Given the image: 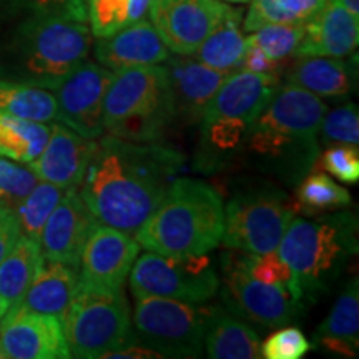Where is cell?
Returning a JSON list of instances; mask_svg holds the SVG:
<instances>
[{"label": "cell", "mask_w": 359, "mask_h": 359, "mask_svg": "<svg viewBox=\"0 0 359 359\" xmlns=\"http://www.w3.org/2000/svg\"><path fill=\"white\" fill-rule=\"evenodd\" d=\"M79 285V268L45 259L24 296L8 309L52 314L60 320L69 308Z\"/></svg>", "instance_id": "cell-22"}, {"label": "cell", "mask_w": 359, "mask_h": 359, "mask_svg": "<svg viewBox=\"0 0 359 359\" xmlns=\"http://www.w3.org/2000/svg\"><path fill=\"white\" fill-rule=\"evenodd\" d=\"M50 137V125L0 114V156L30 163L42 154Z\"/></svg>", "instance_id": "cell-30"}, {"label": "cell", "mask_w": 359, "mask_h": 359, "mask_svg": "<svg viewBox=\"0 0 359 359\" xmlns=\"http://www.w3.org/2000/svg\"><path fill=\"white\" fill-rule=\"evenodd\" d=\"M226 4H248L250 0H223Z\"/></svg>", "instance_id": "cell-46"}, {"label": "cell", "mask_w": 359, "mask_h": 359, "mask_svg": "<svg viewBox=\"0 0 359 359\" xmlns=\"http://www.w3.org/2000/svg\"><path fill=\"white\" fill-rule=\"evenodd\" d=\"M304 35V24H269L250 32L248 43L257 45L269 58L283 62L293 57Z\"/></svg>", "instance_id": "cell-34"}, {"label": "cell", "mask_w": 359, "mask_h": 359, "mask_svg": "<svg viewBox=\"0 0 359 359\" xmlns=\"http://www.w3.org/2000/svg\"><path fill=\"white\" fill-rule=\"evenodd\" d=\"M313 346L339 358H356L359 346V288L353 278L341 291L326 320L313 336Z\"/></svg>", "instance_id": "cell-23"}, {"label": "cell", "mask_w": 359, "mask_h": 359, "mask_svg": "<svg viewBox=\"0 0 359 359\" xmlns=\"http://www.w3.org/2000/svg\"><path fill=\"white\" fill-rule=\"evenodd\" d=\"M114 74L87 58L75 67L55 88L58 122L83 138H100L105 133L103 102Z\"/></svg>", "instance_id": "cell-11"}, {"label": "cell", "mask_w": 359, "mask_h": 359, "mask_svg": "<svg viewBox=\"0 0 359 359\" xmlns=\"http://www.w3.org/2000/svg\"><path fill=\"white\" fill-rule=\"evenodd\" d=\"M210 306L145 296L135 298L133 343L155 349L161 358H200Z\"/></svg>", "instance_id": "cell-7"}, {"label": "cell", "mask_w": 359, "mask_h": 359, "mask_svg": "<svg viewBox=\"0 0 359 359\" xmlns=\"http://www.w3.org/2000/svg\"><path fill=\"white\" fill-rule=\"evenodd\" d=\"M182 165L183 156L160 142L102 135L79 195L98 223L135 235L163 200Z\"/></svg>", "instance_id": "cell-1"}, {"label": "cell", "mask_w": 359, "mask_h": 359, "mask_svg": "<svg viewBox=\"0 0 359 359\" xmlns=\"http://www.w3.org/2000/svg\"><path fill=\"white\" fill-rule=\"evenodd\" d=\"M45 262L37 240L20 235L7 257L0 262V298L8 308L19 303Z\"/></svg>", "instance_id": "cell-27"}, {"label": "cell", "mask_w": 359, "mask_h": 359, "mask_svg": "<svg viewBox=\"0 0 359 359\" xmlns=\"http://www.w3.org/2000/svg\"><path fill=\"white\" fill-rule=\"evenodd\" d=\"M280 24H306L321 11L326 0H273Z\"/></svg>", "instance_id": "cell-41"}, {"label": "cell", "mask_w": 359, "mask_h": 359, "mask_svg": "<svg viewBox=\"0 0 359 359\" xmlns=\"http://www.w3.org/2000/svg\"><path fill=\"white\" fill-rule=\"evenodd\" d=\"M87 24L95 39L109 37L135 24L133 0H85Z\"/></svg>", "instance_id": "cell-33"}, {"label": "cell", "mask_w": 359, "mask_h": 359, "mask_svg": "<svg viewBox=\"0 0 359 359\" xmlns=\"http://www.w3.org/2000/svg\"><path fill=\"white\" fill-rule=\"evenodd\" d=\"M321 140L330 145L346 143L358 145L359 143V114L354 103H346L325 115L321 127Z\"/></svg>", "instance_id": "cell-37"}, {"label": "cell", "mask_w": 359, "mask_h": 359, "mask_svg": "<svg viewBox=\"0 0 359 359\" xmlns=\"http://www.w3.org/2000/svg\"><path fill=\"white\" fill-rule=\"evenodd\" d=\"M133 298H170L201 304L217 296L219 276L208 255H158L154 251L135 259L130 271Z\"/></svg>", "instance_id": "cell-9"}, {"label": "cell", "mask_w": 359, "mask_h": 359, "mask_svg": "<svg viewBox=\"0 0 359 359\" xmlns=\"http://www.w3.org/2000/svg\"><path fill=\"white\" fill-rule=\"evenodd\" d=\"M327 107L321 97L293 83L280 85L253 127L269 130L293 140L318 145V135Z\"/></svg>", "instance_id": "cell-15"}, {"label": "cell", "mask_w": 359, "mask_h": 359, "mask_svg": "<svg viewBox=\"0 0 359 359\" xmlns=\"http://www.w3.org/2000/svg\"><path fill=\"white\" fill-rule=\"evenodd\" d=\"M43 19L87 22L85 0H0V35Z\"/></svg>", "instance_id": "cell-28"}, {"label": "cell", "mask_w": 359, "mask_h": 359, "mask_svg": "<svg viewBox=\"0 0 359 359\" xmlns=\"http://www.w3.org/2000/svg\"><path fill=\"white\" fill-rule=\"evenodd\" d=\"M0 114L52 123L57 118L55 95L47 88L0 79Z\"/></svg>", "instance_id": "cell-29"}, {"label": "cell", "mask_w": 359, "mask_h": 359, "mask_svg": "<svg viewBox=\"0 0 359 359\" xmlns=\"http://www.w3.org/2000/svg\"><path fill=\"white\" fill-rule=\"evenodd\" d=\"M243 12L233 7L222 24L206 37L193 57L210 69L231 74L240 69L241 60L248 47L243 34Z\"/></svg>", "instance_id": "cell-26"}, {"label": "cell", "mask_w": 359, "mask_h": 359, "mask_svg": "<svg viewBox=\"0 0 359 359\" xmlns=\"http://www.w3.org/2000/svg\"><path fill=\"white\" fill-rule=\"evenodd\" d=\"M359 45V17L353 15L336 0L326 4L304 24V35L294 55L344 58Z\"/></svg>", "instance_id": "cell-21"}, {"label": "cell", "mask_w": 359, "mask_h": 359, "mask_svg": "<svg viewBox=\"0 0 359 359\" xmlns=\"http://www.w3.org/2000/svg\"><path fill=\"white\" fill-rule=\"evenodd\" d=\"M223 0H154L148 20L175 55H193L231 11Z\"/></svg>", "instance_id": "cell-12"}, {"label": "cell", "mask_w": 359, "mask_h": 359, "mask_svg": "<svg viewBox=\"0 0 359 359\" xmlns=\"http://www.w3.org/2000/svg\"><path fill=\"white\" fill-rule=\"evenodd\" d=\"M0 348L7 359L72 358L57 316L7 309L0 321Z\"/></svg>", "instance_id": "cell-14"}, {"label": "cell", "mask_w": 359, "mask_h": 359, "mask_svg": "<svg viewBox=\"0 0 359 359\" xmlns=\"http://www.w3.org/2000/svg\"><path fill=\"white\" fill-rule=\"evenodd\" d=\"M20 236V224L13 208L0 203V262L7 257L8 251Z\"/></svg>", "instance_id": "cell-42"}, {"label": "cell", "mask_w": 359, "mask_h": 359, "mask_svg": "<svg viewBox=\"0 0 359 359\" xmlns=\"http://www.w3.org/2000/svg\"><path fill=\"white\" fill-rule=\"evenodd\" d=\"M64 193V188L40 180L32 188V191L13 206V212H15L20 224V235L39 241L45 222L55 210Z\"/></svg>", "instance_id": "cell-32"}, {"label": "cell", "mask_w": 359, "mask_h": 359, "mask_svg": "<svg viewBox=\"0 0 359 359\" xmlns=\"http://www.w3.org/2000/svg\"><path fill=\"white\" fill-rule=\"evenodd\" d=\"M205 353L212 359H258L262 343L253 327L231 311L210 306L205 325Z\"/></svg>", "instance_id": "cell-24"}, {"label": "cell", "mask_w": 359, "mask_h": 359, "mask_svg": "<svg viewBox=\"0 0 359 359\" xmlns=\"http://www.w3.org/2000/svg\"><path fill=\"white\" fill-rule=\"evenodd\" d=\"M280 85V75L253 74L241 69L231 72L210 100L201 122H210L219 116H233L251 125Z\"/></svg>", "instance_id": "cell-18"}, {"label": "cell", "mask_w": 359, "mask_h": 359, "mask_svg": "<svg viewBox=\"0 0 359 359\" xmlns=\"http://www.w3.org/2000/svg\"><path fill=\"white\" fill-rule=\"evenodd\" d=\"M313 344L298 327H283L262 344V358L266 359H302L311 351Z\"/></svg>", "instance_id": "cell-40"}, {"label": "cell", "mask_w": 359, "mask_h": 359, "mask_svg": "<svg viewBox=\"0 0 359 359\" xmlns=\"http://www.w3.org/2000/svg\"><path fill=\"white\" fill-rule=\"evenodd\" d=\"M177 120L165 65L115 72L103 102V128L133 142H161Z\"/></svg>", "instance_id": "cell-5"}, {"label": "cell", "mask_w": 359, "mask_h": 359, "mask_svg": "<svg viewBox=\"0 0 359 359\" xmlns=\"http://www.w3.org/2000/svg\"><path fill=\"white\" fill-rule=\"evenodd\" d=\"M276 253L293 271L296 302H313L358 253L356 219L349 213L320 219L294 215Z\"/></svg>", "instance_id": "cell-4"}, {"label": "cell", "mask_w": 359, "mask_h": 359, "mask_svg": "<svg viewBox=\"0 0 359 359\" xmlns=\"http://www.w3.org/2000/svg\"><path fill=\"white\" fill-rule=\"evenodd\" d=\"M313 170L333 175L339 182L358 183L359 182V150L358 145L334 143L321 156L314 161Z\"/></svg>", "instance_id": "cell-38"}, {"label": "cell", "mask_w": 359, "mask_h": 359, "mask_svg": "<svg viewBox=\"0 0 359 359\" xmlns=\"http://www.w3.org/2000/svg\"><path fill=\"white\" fill-rule=\"evenodd\" d=\"M0 359H7L6 353H4V349H2V348H0Z\"/></svg>", "instance_id": "cell-47"}, {"label": "cell", "mask_w": 359, "mask_h": 359, "mask_svg": "<svg viewBox=\"0 0 359 359\" xmlns=\"http://www.w3.org/2000/svg\"><path fill=\"white\" fill-rule=\"evenodd\" d=\"M60 323L72 358L103 359L107 353L133 343L132 313L123 288H98L79 281Z\"/></svg>", "instance_id": "cell-6"}, {"label": "cell", "mask_w": 359, "mask_h": 359, "mask_svg": "<svg viewBox=\"0 0 359 359\" xmlns=\"http://www.w3.org/2000/svg\"><path fill=\"white\" fill-rule=\"evenodd\" d=\"M87 22L43 19L0 35V79L55 90L88 57Z\"/></svg>", "instance_id": "cell-3"}, {"label": "cell", "mask_w": 359, "mask_h": 359, "mask_svg": "<svg viewBox=\"0 0 359 359\" xmlns=\"http://www.w3.org/2000/svg\"><path fill=\"white\" fill-rule=\"evenodd\" d=\"M296 215L293 198L273 187L236 193L224 208L222 241L230 250L264 255L278 250Z\"/></svg>", "instance_id": "cell-8"}, {"label": "cell", "mask_w": 359, "mask_h": 359, "mask_svg": "<svg viewBox=\"0 0 359 359\" xmlns=\"http://www.w3.org/2000/svg\"><path fill=\"white\" fill-rule=\"evenodd\" d=\"M97 64L111 72L133 69V67L160 65L172 55L160 39L151 22L143 19L127 25L109 37H100L93 43Z\"/></svg>", "instance_id": "cell-19"}, {"label": "cell", "mask_w": 359, "mask_h": 359, "mask_svg": "<svg viewBox=\"0 0 359 359\" xmlns=\"http://www.w3.org/2000/svg\"><path fill=\"white\" fill-rule=\"evenodd\" d=\"M296 212L304 215H318L330 210L346 208L351 205V195L344 187L336 183L326 173H309L299 183L293 198Z\"/></svg>", "instance_id": "cell-31"}, {"label": "cell", "mask_w": 359, "mask_h": 359, "mask_svg": "<svg viewBox=\"0 0 359 359\" xmlns=\"http://www.w3.org/2000/svg\"><path fill=\"white\" fill-rule=\"evenodd\" d=\"M250 123L233 116H219V118L201 122V143L203 154H233L245 142Z\"/></svg>", "instance_id": "cell-35"}, {"label": "cell", "mask_w": 359, "mask_h": 359, "mask_svg": "<svg viewBox=\"0 0 359 359\" xmlns=\"http://www.w3.org/2000/svg\"><path fill=\"white\" fill-rule=\"evenodd\" d=\"M173 93L177 118L198 123L228 74L210 69L191 55H170L163 62Z\"/></svg>", "instance_id": "cell-20"}, {"label": "cell", "mask_w": 359, "mask_h": 359, "mask_svg": "<svg viewBox=\"0 0 359 359\" xmlns=\"http://www.w3.org/2000/svg\"><path fill=\"white\" fill-rule=\"evenodd\" d=\"M7 309H8V303H7V302H4V299L0 298V321H2V318L6 316Z\"/></svg>", "instance_id": "cell-45"}, {"label": "cell", "mask_w": 359, "mask_h": 359, "mask_svg": "<svg viewBox=\"0 0 359 359\" xmlns=\"http://www.w3.org/2000/svg\"><path fill=\"white\" fill-rule=\"evenodd\" d=\"M223 230L219 193L200 180L175 178L135 240L140 248L158 255H208L222 243Z\"/></svg>", "instance_id": "cell-2"}, {"label": "cell", "mask_w": 359, "mask_h": 359, "mask_svg": "<svg viewBox=\"0 0 359 359\" xmlns=\"http://www.w3.org/2000/svg\"><path fill=\"white\" fill-rule=\"evenodd\" d=\"M219 283L228 309L259 326H286L298 314L299 304L286 286L266 285L250 275L243 251L223 255Z\"/></svg>", "instance_id": "cell-10"}, {"label": "cell", "mask_w": 359, "mask_h": 359, "mask_svg": "<svg viewBox=\"0 0 359 359\" xmlns=\"http://www.w3.org/2000/svg\"><path fill=\"white\" fill-rule=\"evenodd\" d=\"M246 42H248V40H246ZM240 69L246 72H253V74L280 75L281 62L273 60V58H269L262 48H258L257 45L248 43Z\"/></svg>", "instance_id": "cell-43"}, {"label": "cell", "mask_w": 359, "mask_h": 359, "mask_svg": "<svg viewBox=\"0 0 359 359\" xmlns=\"http://www.w3.org/2000/svg\"><path fill=\"white\" fill-rule=\"evenodd\" d=\"M245 262H246V268H248L250 275L253 276L255 280L266 283V285L286 286V288L290 290V293L293 294V298L296 299L293 271H291L288 264L283 262L281 257L276 253V251H271V253H264V255L245 253Z\"/></svg>", "instance_id": "cell-39"}, {"label": "cell", "mask_w": 359, "mask_h": 359, "mask_svg": "<svg viewBox=\"0 0 359 359\" xmlns=\"http://www.w3.org/2000/svg\"><path fill=\"white\" fill-rule=\"evenodd\" d=\"M40 180L30 167L0 156V203L13 208L32 191Z\"/></svg>", "instance_id": "cell-36"}, {"label": "cell", "mask_w": 359, "mask_h": 359, "mask_svg": "<svg viewBox=\"0 0 359 359\" xmlns=\"http://www.w3.org/2000/svg\"><path fill=\"white\" fill-rule=\"evenodd\" d=\"M151 358H161L155 349L143 346L138 343H128L125 346L115 349L105 354L103 359H151Z\"/></svg>", "instance_id": "cell-44"}, {"label": "cell", "mask_w": 359, "mask_h": 359, "mask_svg": "<svg viewBox=\"0 0 359 359\" xmlns=\"http://www.w3.org/2000/svg\"><path fill=\"white\" fill-rule=\"evenodd\" d=\"M286 80L321 98H343L353 90L349 65L334 57H294Z\"/></svg>", "instance_id": "cell-25"}, {"label": "cell", "mask_w": 359, "mask_h": 359, "mask_svg": "<svg viewBox=\"0 0 359 359\" xmlns=\"http://www.w3.org/2000/svg\"><path fill=\"white\" fill-rule=\"evenodd\" d=\"M95 150V140L83 138L64 123L50 125V137L37 158L27 163L39 180L64 188H79Z\"/></svg>", "instance_id": "cell-17"}, {"label": "cell", "mask_w": 359, "mask_h": 359, "mask_svg": "<svg viewBox=\"0 0 359 359\" xmlns=\"http://www.w3.org/2000/svg\"><path fill=\"white\" fill-rule=\"evenodd\" d=\"M140 245L132 235L98 223L87 238L79 264V281L98 288H123Z\"/></svg>", "instance_id": "cell-13"}, {"label": "cell", "mask_w": 359, "mask_h": 359, "mask_svg": "<svg viewBox=\"0 0 359 359\" xmlns=\"http://www.w3.org/2000/svg\"><path fill=\"white\" fill-rule=\"evenodd\" d=\"M98 222L80 198L79 188L65 190L40 233V248L48 262L80 264V255L87 238Z\"/></svg>", "instance_id": "cell-16"}]
</instances>
